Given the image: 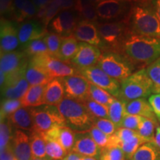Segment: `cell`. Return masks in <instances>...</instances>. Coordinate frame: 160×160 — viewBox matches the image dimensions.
Masks as SVG:
<instances>
[{"instance_id": "6f0895ef", "label": "cell", "mask_w": 160, "mask_h": 160, "mask_svg": "<svg viewBox=\"0 0 160 160\" xmlns=\"http://www.w3.org/2000/svg\"><path fill=\"white\" fill-rule=\"evenodd\" d=\"M32 160H53V159H51V158L47 157H45V158H35V157H33Z\"/></svg>"}, {"instance_id": "ba28073f", "label": "cell", "mask_w": 160, "mask_h": 160, "mask_svg": "<svg viewBox=\"0 0 160 160\" xmlns=\"http://www.w3.org/2000/svg\"><path fill=\"white\" fill-rule=\"evenodd\" d=\"M29 62L43 68L53 78H63L79 74L78 69L71 63L65 62L49 54L30 58Z\"/></svg>"}, {"instance_id": "2e32d148", "label": "cell", "mask_w": 160, "mask_h": 160, "mask_svg": "<svg viewBox=\"0 0 160 160\" xmlns=\"http://www.w3.org/2000/svg\"><path fill=\"white\" fill-rule=\"evenodd\" d=\"M25 72L7 77L5 85L1 88L2 97L5 99H21L30 88L25 78Z\"/></svg>"}, {"instance_id": "8992f818", "label": "cell", "mask_w": 160, "mask_h": 160, "mask_svg": "<svg viewBox=\"0 0 160 160\" xmlns=\"http://www.w3.org/2000/svg\"><path fill=\"white\" fill-rule=\"evenodd\" d=\"M34 124V131L46 133L50 130L66 125L65 120L57 106L43 105L37 108H31Z\"/></svg>"}, {"instance_id": "d6a6232c", "label": "cell", "mask_w": 160, "mask_h": 160, "mask_svg": "<svg viewBox=\"0 0 160 160\" xmlns=\"http://www.w3.org/2000/svg\"><path fill=\"white\" fill-rule=\"evenodd\" d=\"M62 11L60 0H51L48 5L43 11L37 13V17L41 19L42 23L45 28L50 25L51 22Z\"/></svg>"}, {"instance_id": "7a4b0ae2", "label": "cell", "mask_w": 160, "mask_h": 160, "mask_svg": "<svg viewBox=\"0 0 160 160\" xmlns=\"http://www.w3.org/2000/svg\"><path fill=\"white\" fill-rule=\"evenodd\" d=\"M57 107L65 119L66 125L75 132L88 131L93 125L94 117L82 102L65 97Z\"/></svg>"}, {"instance_id": "7402d4cb", "label": "cell", "mask_w": 160, "mask_h": 160, "mask_svg": "<svg viewBox=\"0 0 160 160\" xmlns=\"http://www.w3.org/2000/svg\"><path fill=\"white\" fill-rule=\"evenodd\" d=\"M125 2L103 0L97 5L98 17L103 19H116L125 11Z\"/></svg>"}, {"instance_id": "52a82bcc", "label": "cell", "mask_w": 160, "mask_h": 160, "mask_svg": "<svg viewBox=\"0 0 160 160\" xmlns=\"http://www.w3.org/2000/svg\"><path fill=\"white\" fill-rule=\"evenodd\" d=\"M97 27L105 48H108L110 51L122 49L124 42L130 34L128 33H131L126 22L99 23Z\"/></svg>"}, {"instance_id": "d6986e66", "label": "cell", "mask_w": 160, "mask_h": 160, "mask_svg": "<svg viewBox=\"0 0 160 160\" xmlns=\"http://www.w3.org/2000/svg\"><path fill=\"white\" fill-rule=\"evenodd\" d=\"M10 145L17 160H32L33 159L30 138L22 130L15 131Z\"/></svg>"}, {"instance_id": "277c9868", "label": "cell", "mask_w": 160, "mask_h": 160, "mask_svg": "<svg viewBox=\"0 0 160 160\" xmlns=\"http://www.w3.org/2000/svg\"><path fill=\"white\" fill-rule=\"evenodd\" d=\"M153 93V83L146 69L139 70L121 82L119 99L125 102L146 98Z\"/></svg>"}, {"instance_id": "680465c9", "label": "cell", "mask_w": 160, "mask_h": 160, "mask_svg": "<svg viewBox=\"0 0 160 160\" xmlns=\"http://www.w3.org/2000/svg\"><path fill=\"white\" fill-rule=\"evenodd\" d=\"M80 160H97L95 157H82Z\"/></svg>"}, {"instance_id": "4dcf8cb0", "label": "cell", "mask_w": 160, "mask_h": 160, "mask_svg": "<svg viewBox=\"0 0 160 160\" xmlns=\"http://www.w3.org/2000/svg\"><path fill=\"white\" fill-rule=\"evenodd\" d=\"M31 151L33 157L45 158L47 157L46 152V140L43 133L37 131L31 132L30 134Z\"/></svg>"}, {"instance_id": "db71d44e", "label": "cell", "mask_w": 160, "mask_h": 160, "mask_svg": "<svg viewBox=\"0 0 160 160\" xmlns=\"http://www.w3.org/2000/svg\"><path fill=\"white\" fill-rule=\"evenodd\" d=\"M82 156L78 154L73 151H71L68 153V155L62 160H80Z\"/></svg>"}, {"instance_id": "f1b7e54d", "label": "cell", "mask_w": 160, "mask_h": 160, "mask_svg": "<svg viewBox=\"0 0 160 160\" xmlns=\"http://www.w3.org/2000/svg\"><path fill=\"white\" fill-rule=\"evenodd\" d=\"M74 10L83 19L96 22L98 19L97 5L90 0H75Z\"/></svg>"}, {"instance_id": "9a60e30c", "label": "cell", "mask_w": 160, "mask_h": 160, "mask_svg": "<svg viewBox=\"0 0 160 160\" xmlns=\"http://www.w3.org/2000/svg\"><path fill=\"white\" fill-rule=\"evenodd\" d=\"M19 45V28H17L14 22L2 17L0 24L1 53L14 51Z\"/></svg>"}, {"instance_id": "d590c367", "label": "cell", "mask_w": 160, "mask_h": 160, "mask_svg": "<svg viewBox=\"0 0 160 160\" xmlns=\"http://www.w3.org/2000/svg\"><path fill=\"white\" fill-rule=\"evenodd\" d=\"M157 127L158 122L142 117L137 132L141 137L145 139L148 142H153L155 137V128H157Z\"/></svg>"}, {"instance_id": "8d00e7d4", "label": "cell", "mask_w": 160, "mask_h": 160, "mask_svg": "<svg viewBox=\"0 0 160 160\" xmlns=\"http://www.w3.org/2000/svg\"><path fill=\"white\" fill-rule=\"evenodd\" d=\"M45 137V135H44ZM47 157L53 160H62L68 155V152L55 140L45 137Z\"/></svg>"}, {"instance_id": "74e56055", "label": "cell", "mask_w": 160, "mask_h": 160, "mask_svg": "<svg viewBox=\"0 0 160 160\" xmlns=\"http://www.w3.org/2000/svg\"><path fill=\"white\" fill-rule=\"evenodd\" d=\"M148 142L145 139L141 137L139 134L136 136L131 140L127 142L122 143L119 146L122 150L125 155V159L130 160L134 155L138 149L145 143Z\"/></svg>"}, {"instance_id": "91938a15", "label": "cell", "mask_w": 160, "mask_h": 160, "mask_svg": "<svg viewBox=\"0 0 160 160\" xmlns=\"http://www.w3.org/2000/svg\"><path fill=\"white\" fill-rule=\"evenodd\" d=\"M90 1L91 2H92L93 3H94V4H96V3H99L100 2H102V1H103V0H90Z\"/></svg>"}, {"instance_id": "b9f144b4", "label": "cell", "mask_w": 160, "mask_h": 160, "mask_svg": "<svg viewBox=\"0 0 160 160\" xmlns=\"http://www.w3.org/2000/svg\"><path fill=\"white\" fill-rule=\"evenodd\" d=\"M146 71L153 83V93H160V57L148 66Z\"/></svg>"}, {"instance_id": "60d3db41", "label": "cell", "mask_w": 160, "mask_h": 160, "mask_svg": "<svg viewBox=\"0 0 160 160\" xmlns=\"http://www.w3.org/2000/svg\"><path fill=\"white\" fill-rule=\"evenodd\" d=\"M12 125L8 118L1 119L0 124V147L1 149L5 148L11 143L13 133L12 131Z\"/></svg>"}, {"instance_id": "f907efd6", "label": "cell", "mask_w": 160, "mask_h": 160, "mask_svg": "<svg viewBox=\"0 0 160 160\" xmlns=\"http://www.w3.org/2000/svg\"><path fill=\"white\" fill-rule=\"evenodd\" d=\"M1 160H17L10 145L1 149Z\"/></svg>"}, {"instance_id": "484cf974", "label": "cell", "mask_w": 160, "mask_h": 160, "mask_svg": "<svg viewBox=\"0 0 160 160\" xmlns=\"http://www.w3.org/2000/svg\"><path fill=\"white\" fill-rule=\"evenodd\" d=\"M25 78L30 86L48 85L53 78L43 68L28 63L25 71Z\"/></svg>"}, {"instance_id": "1f68e13d", "label": "cell", "mask_w": 160, "mask_h": 160, "mask_svg": "<svg viewBox=\"0 0 160 160\" xmlns=\"http://www.w3.org/2000/svg\"><path fill=\"white\" fill-rule=\"evenodd\" d=\"M109 119L113 122L117 128H121L123 119L127 113L126 102L116 98L114 101L108 107Z\"/></svg>"}, {"instance_id": "5bb4252c", "label": "cell", "mask_w": 160, "mask_h": 160, "mask_svg": "<svg viewBox=\"0 0 160 160\" xmlns=\"http://www.w3.org/2000/svg\"><path fill=\"white\" fill-rule=\"evenodd\" d=\"M78 18L72 11H62L50 23V28L62 37H68L73 35L77 27Z\"/></svg>"}, {"instance_id": "3957f363", "label": "cell", "mask_w": 160, "mask_h": 160, "mask_svg": "<svg viewBox=\"0 0 160 160\" xmlns=\"http://www.w3.org/2000/svg\"><path fill=\"white\" fill-rule=\"evenodd\" d=\"M128 22L133 34L160 38V22L154 11L137 6L131 10Z\"/></svg>"}, {"instance_id": "f35d334b", "label": "cell", "mask_w": 160, "mask_h": 160, "mask_svg": "<svg viewBox=\"0 0 160 160\" xmlns=\"http://www.w3.org/2000/svg\"><path fill=\"white\" fill-rule=\"evenodd\" d=\"M43 39L48 46L49 55L58 59L63 37H60L54 32H48Z\"/></svg>"}, {"instance_id": "7bdbcfd3", "label": "cell", "mask_w": 160, "mask_h": 160, "mask_svg": "<svg viewBox=\"0 0 160 160\" xmlns=\"http://www.w3.org/2000/svg\"><path fill=\"white\" fill-rule=\"evenodd\" d=\"M99 160H126L125 155L119 146H107L101 149Z\"/></svg>"}, {"instance_id": "8fae6325", "label": "cell", "mask_w": 160, "mask_h": 160, "mask_svg": "<svg viewBox=\"0 0 160 160\" xmlns=\"http://www.w3.org/2000/svg\"><path fill=\"white\" fill-rule=\"evenodd\" d=\"M24 51H14L1 53L0 71L5 73L7 77H13L26 71L29 61Z\"/></svg>"}, {"instance_id": "6da1fadb", "label": "cell", "mask_w": 160, "mask_h": 160, "mask_svg": "<svg viewBox=\"0 0 160 160\" xmlns=\"http://www.w3.org/2000/svg\"><path fill=\"white\" fill-rule=\"evenodd\" d=\"M122 51L133 63L150 65L160 57V38L130 33L124 42Z\"/></svg>"}, {"instance_id": "9f6ffc18", "label": "cell", "mask_w": 160, "mask_h": 160, "mask_svg": "<svg viewBox=\"0 0 160 160\" xmlns=\"http://www.w3.org/2000/svg\"><path fill=\"white\" fill-rule=\"evenodd\" d=\"M155 12L160 22V0H156L155 3Z\"/></svg>"}, {"instance_id": "f6af8a7d", "label": "cell", "mask_w": 160, "mask_h": 160, "mask_svg": "<svg viewBox=\"0 0 160 160\" xmlns=\"http://www.w3.org/2000/svg\"><path fill=\"white\" fill-rule=\"evenodd\" d=\"M93 125L108 136L113 135L117 129L113 122L109 119H101V118L94 117L93 118Z\"/></svg>"}, {"instance_id": "ee69618b", "label": "cell", "mask_w": 160, "mask_h": 160, "mask_svg": "<svg viewBox=\"0 0 160 160\" xmlns=\"http://www.w3.org/2000/svg\"><path fill=\"white\" fill-rule=\"evenodd\" d=\"M22 107L21 99H3L1 103V119L8 118Z\"/></svg>"}, {"instance_id": "bcb514c9", "label": "cell", "mask_w": 160, "mask_h": 160, "mask_svg": "<svg viewBox=\"0 0 160 160\" xmlns=\"http://www.w3.org/2000/svg\"><path fill=\"white\" fill-rule=\"evenodd\" d=\"M88 132L91 137L93 138L95 142L97 144V145L101 149H102L108 145L110 136L106 135L105 133L100 131L99 128H97L94 125L92 126L91 128L89 131H88Z\"/></svg>"}, {"instance_id": "11a10c76", "label": "cell", "mask_w": 160, "mask_h": 160, "mask_svg": "<svg viewBox=\"0 0 160 160\" xmlns=\"http://www.w3.org/2000/svg\"><path fill=\"white\" fill-rule=\"evenodd\" d=\"M153 143H155L158 147L160 148V126H158L157 128H156L154 142H153Z\"/></svg>"}, {"instance_id": "83f0119b", "label": "cell", "mask_w": 160, "mask_h": 160, "mask_svg": "<svg viewBox=\"0 0 160 160\" xmlns=\"http://www.w3.org/2000/svg\"><path fill=\"white\" fill-rule=\"evenodd\" d=\"M78 49L79 43L74 35L68 37H64L60 47L58 59L65 62H71L73 58L77 54Z\"/></svg>"}, {"instance_id": "ffe728a7", "label": "cell", "mask_w": 160, "mask_h": 160, "mask_svg": "<svg viewBox=\"0 0 160 160\" xmlns=\"http://www.w3.org/2000/svg\"><path fill=\"white\" fill-rule=\"evenodd\" d=\"M45 137L55 140L68 153L72 151L75 143L76 132L68 126H59L44 133Z\"/></svg>"}, {"instance_id": "681fc988", "label": "cell", "mask_w": 160, "mask_h": 160, "mask_svg": "<svg viewBox=\"0 0 160 160\" xmlns=\"http://www.w3.org/2000/svg\"><path fill=\"white\" fill-rule=\"evenodd\" d=\"M148 102L160 122V93H154L150 96Z\"/></svg>"}, {"instance_id": "9c48e42d", "label": "cell", "mask_w": 160, "mask_h": 160, "mask_svg": "<svg viewBox=\"0 0 160 160\" xmlns=\"http://www.w3.org/2000/svg\"><path fill=\"white\" fill-rule=\"evenodd\" d=\"M78 71L79 74L85 77L91 84L105 90L114 97L119 98L121 84L117 79L108 75L99 66H91Z\"/></svg>"}, {"instance_id": "ac0fdd59", "label": "cell", "mask_w": 160, "mask_h": 160, "mask_svg": "<svg viewBox=\"0 0 160 160\" xmlns=\"http://www.w3.org/2000/svg\"><path fill=\"white\" fill-rule=\"evenodd\" d=\"M72 151L82 157H99L101 148L95 142L88 131L76 132L75 143Z\"/></svg>"}, {"instance_id": "cb8c5ba5", "label": "cell", "mask_w": 160, "mask_h": 160, "mask_svg": "<svg viewBox=\"0 0 160 160\" xmlns=\"http://www.w3.org/2000/svg\"><path fill=\"white\" fill-rule=\"evenodd\" d=\"M13 7V17L17 22L30 20L38 13L37 7L31 0H14Z\"/></svg>"}, {"instance_id": "836d02e7", "label": "cell", "mask_w": 160, "mask_h": 160, "mask_svg": "<svg viewBox=\"0 0 160 160\" xmlns=\"http://www.w3.org/2000/svg\"><path fill=\"white\" fill-rule=\"evenodd\" d=\"M90 99L97 102L109 107L114 101L116 97L101 88L91 83L90 86Z\"/></svg>"}, {"instance_id": "e575fe53", "label": "cell", "mask_w": 160, "mask_h": 160, "mask_svg": "<svg viewBox=\"0 0 160 160\" xmlns=\"http://www.w3.org/2000/svg\"><path fill=\"white\" fill-rule=\"evenodd\" d=\"M24 52L30 58L49 54L48 46L44 39L33 40L23 47Z\"/></svg>"}, {"instance_id": "5b68a950", "label": "cell", "mask_w": 160, "mask_h": 160, "mask_svg": "<svg viewBox=\"0 0 160 160\" xmlns=\"http://www.w3.org/2000/svg\"><path fill=\"white\" fill-rule=\"evenodd\" d=\"M97 66L110 77L117 81H123L131 74L134 70L133 62L119 53L105 51L102 55Z\"/></svg>"}, {"instance_id": "7dc6e473", "label": "cell", "mask_w": 160, "mask_h": 160, "mask_svg": "<svg viewBox=\"0 0 160 160\" xmlns=\"http://www.w3.org/2000/svg\"><path fill=\"white\" fill-rule=\"evenodd\" d=\"M142 117L126 113L123 119L122 123L121 128H125L137 131L138 129H139L140 123L142 122Z\"/></svg>"}, {"instance_id": "816d5d0a", "label": "cell", "mask_w": 160, "mask_h": 160, "mask_svg": "<svg viewBox=\"0 0 160 160\" xmlns=\"http://www.w3.org/2000/svg\"><path fill=\"white\" fill-rule=\"evenodd\" d=\"M60 2H61L62 11L74 8L75 0H60Z\"/></svg>"}, {"instance_id": "44dd1931", "label": "cell", "mask_w": 160, "mask_h": 160, "mask_svg": "<svg viewBox=\"0 0 160 160\" xmlns=\"http://www.w3.org/2000/svg\"><path fill=\"white\" fill-rule=\"evenodd\" d=\"M65 97V88L61 78H54L46 85L44 105L57 106Z\"/></svg>"}, {"instance_id": "7c38bea8", "label": "cell", "mask_w": 160, "mask_h": 160, "mask_svg": "<svg viewBox=\"0 0 160 160\" xmlns=\"http://www.w3.org/2000/svg\"><path fill=\"white\" fill-rule=\"evenodd\" d=\"M102 55V53L101 50L97 46L88 43L79 42L77 54L71 60V63L78 70L87 68L97 65Z\"/></svg>"}, {"instance_id": "e0dca14e", "label": "cell", "mask_w": 160, "mask_h": 160, "mask_svg": "<svg viewBox=\"0 0 160 160\" xmlns=\"http://www.w3.org/2000/svg\"><path fill=\"white\" fill-rule=\"evenodd\" d=\"M19 45L24 47L33 40L43 39L48 33L47 28L36 20H28L19 26Z\"/></svg>"}, {"instance_id": "30bf717a", "label": "cell", "mask_w": 160, "mask_h": 160, "mask_svg": "<svg viewBox=\"0 0 160 160\" xmlns=\"http://www.w3.org/2000/svg\"><path fill=\"white\" fill-rule=\"evenodd\" d=\"M65 88V97L84 102L90 99L91 82L80 74L61 78Z\"/></svg>"}, {"instance_id": "f546056e", "label": "cell", "mask_w": 160, "mask_h": 160, "mask_svg": "<svg viewBox=\"0 0 160 160\" xmlns=\"http://www.w3.org/2000/svg\"><path fill=\"white\" fill-rule=\"evenodd\" d=\"M130 160H160V148L153 142L145 143Z\"/></svg>"}, {"instance_id": "d4e9b609", "label": "cell", "mask_w": 160, "mask_h": 160, "mask_svg": "<svg viewBox=\"0 0 160 160\" xmlns=\"http://www.w3.org/2000/svg\"><path fill=\"white\" fill-rule=\"evenodd\" d=\"M126 112L129 114L140 116L158 122L149 102L145 98L135 99L126 103Z\"/></svg>"}, {"instance_id": "c3c4849f", "label": "cell", "mask_w": 160, "mask_h": 160, "mask_svg": "<svg viewBox=\"0 0 160 160\" xmlns=\"http://www.w3.org/2000/svg\"><path fill=\"white\" fill-rule=\"evenodd\" d=\"M14 0H0V13L2 17H13Z\"/></svg>"}, {"instance_id": "ab89813d", "label": "cell", "mask_w": 160, "mask_h": 160, "mask_svg": "<svg viewBox=\"0 0 160 160\" xmlns=\"http://www.w3.org/2000/svg\"><path fill=\"white\" fill-rule=\"evenodd\" d=\"M83 103L93 117L109 119V108L108 106L98 103L91 99L86 100Z\"/></svg>"}, {"instance_id": "603a6c76", "label": "cell", "mask_w": 160, "mask_h": 160, "mask_svg": "<svg viewBox=\"0 0 160 160\" xmlns=\"http://www.w3.org/2000/svg\"><path fill=\"white\" fill-rule=\"evenodd\" d=\"M8 118L11 125L14 126L17 130H24L29 131L30 133L34 131V124L31 108H20Z\"/></svg>"}, {"instance_id": "f5cc1de1", "label": "cell", "mask_w": 160, "mask_h": 160, "mask_svg": "<svg viewBox=\"0 0 160 160\" xmlns=\"http://www.w3.org/2000/svg\"><path fill=\"white\" fill-rule=\"evenodd\" d=\"M51 2V0H33V2L37 7L38 12L43 11Z\"/></svg>"}, {"instance_id": "4fadbf2b", "label": "cell", "mask_w": 160, "mask_h": 160, "mask_svg": "<svg viewBox=\"0 0 160 160\" xmlns=\"http://www.w3.org/2000/svg\"><path fill=\"white\" fill-rule=\"evenodd\" d=\"M73 35L80 42L88 43L99 48L105 49V44L100 37L97 25L95 22L85 19L79 21Z\"/></svg>"}, {"instance_id": "4316f807", "label": "cell", "mask_w": 160, "mask_h": 160, "mask_svg": "<svg viewBox=\"0 0 160 160\" xmlns=\"http://www.w3.org/2000/svg\"><path fill=\"white\" fill-rule=\"evenodd\" d=\"M47 85L30 86L21 99L22 107L37 108L44 105V95Z\"/></svg>"}, {"instance_id": "94428289", "label": "cell", "mask_w": 160, "mask_h": 160, "mask_svg": "<svg viewBox=\"0 0 160 160\" xmlns=\"http://www.w3.org/2000/svg\"><path fill=\"white\" fill-rule=\"evenodd\" d=\"M117 1H123V2H126V1H130V0H117Z\"/></svg>"}]
</instances>
